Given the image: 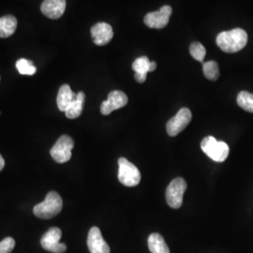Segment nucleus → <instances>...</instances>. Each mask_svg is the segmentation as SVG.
<instances>
[{"label": "nucleus", "instance_id": "nucleus-13", "mask_svg": "<svg viewBox=\"0 0 253 253\" xmlns=\"http://www.w3.org/2000/svg\"><path fill=\"white\" fill-rule=\"evenodd\" d=\"M41 9L48 18H60L66 9V0H44Z\"/></svg>", "mask_w": 253, "mask_h": 253}, {"label": "nucleus", "instance_id": "nucleus-6", "mask_svg": "<svg viewBox=\"0 0 253 253\" xmlns=\"http://www.w3.org/2000/svg\"><path fill=\"white\" fill-rule=\"evenodd\" d=\"M187 190V182L185 179L178 177L169 184L166 190L167 204L174 209L180 208L183 203V195Z\"/></svg>", "mask_w": 253, "mask_h": 253}, {"label": "nucleus", "instance_id": "nucleus-5", "mask_svg": "<svg viewBox=\"0 0 253 253\" xmlns=\"http://www.w3.org/2000/svg\"><path fill=\"white\" fill-rule=\"evenodd\" d=\"M74 147V141L69 135H62L56 141L50 154L54 162L58 163H65L69 162L72 158V150Z\"/></svg>", "mask_w": 253, "mask_h": 253}, {"label": "nucleus", "instance_id": "nucleus-8", "mask_svg": "<svg viewBox=\"0 0 253 253\" xmlns=\"http://www.w3.org/2000/svg\"><path fill=\"white\" fill-rule=\"evenodd\" d=\"M191 112L190 109L182 108L178 111L175 117L171 118L166 125L167 132L170 136H176L183 131L191 121Z\"/></svg>", "mask_w": 253, "mask_h": 253}, {"label": "nucleus", "instance_id": "nucleus-21", "mask_svg": "<svg viewBox=\"0 0 253 253\" xmlns=\"http://www.w3.org/2000/svg\"><path fill=\"white\" fill-rule=\"evenodd\" d=\"M16 69L22 75H33L37 72L36 67L33 62L25 58H21L16 62Z\"/></svg>", "mask_w": 253, "mask_h": 253}, {"label": "nucleus", "instance_id": "nucleus-14", "mask_svg": "<svg viewBox=\"0 0 253 253\" xmlns=\"http://www.w3.org/2000/svg\"><path fill=\"white\" fill-rule=\"evenodd\" d=\"M151 61L146 56L138 57L132 64V70L135 72L134 78L140 84L145 83L147 73H150Z\"/></svg>", "mask_w": 253, "mask_h": 253}, {"label": "nucleus", "instance_id": "nucleus-17", "mask_svg": "<svg viewBox=\"0 0 253 253\" xmlns=\"http://www.w3.org/2000/svg\"><path fill=\"white\" fill-rule=\"evenodd\" d=\"M84 99H85L84 93L82 92V91L78 92L75 100H73L72 104L66 110V112H65L66 117L70 118V119L79 118L81 116L82 112H83Z\"/></svg>", "mask_w": 253, "mask_h": 253}, {"label": "nucleus", "instance_id": "nucleus-24", "mask_svg": "<svg viewBox=\"0 0 253 253\" xmlns=\"http://www.w3.org/2000/svg\"><path fill=\"white\" fill-rule=\"evenodd\" d=\"M4 166H5V161H4L3 157L0 155V171H2V170H3Z\"/></svg>", "mask_w": 253, "mask_h": 253}, {"label": "nucleus", "instance_id": "nucleus-19", "mask_svg": "<svg viewBox=\"0 0 253 253\" xmlns=\"http://www.w3.org/2000/svg\"><path fill=\"white\" fill-rule=\"evenodd\" d=\"M237 104L245 111L253 113V94L241 91L237 96Z\"/></svg>", "mask_w": 253, "mask_h": 253}, {"label": "nucleus", "instance_id": "nucleus-16", "mask_svg": "<svg viewBox=\"0 0 253 253\" xmlns=\"http://www.w3.org/2000/svg\"><path fill=\"white\" fill-rule=\"evenodd\" d=\"M17 28V19L13 15H5L0 18V38H9Z\"/></svg>", "mask_w": 253, "mask_h": 253}, {"label": "nucleus", "instance_id": "nucleus-20", "mask_svg": "<svg viewBox=\"0 0 253 253\" xmlns=\"http://www.w3.org/2000/svg\"><path fill=\"white\" fill-rule=\"evenodd\" d=\"M203 71H204L205 76L208 78V80H211V81H216L219 76L218 64L213 60L205 62L203 65Z\"/></svg>", "mask_w": 253, "mask_h": 253}, {"label": "nucleus", "instance_id": "nucleus-1", "mask_svg": "<svg viewBox=\"0 0 253 253\" xmlns=\"http://www.w3.org/2000/svg\"><path fill=\"white\" fill-rule=\"evenodd\" d=\"M217 45L225 53H237L242 50L248 42V34L244 29L235 28L223 31L217 37Z\"/></svg>", "mask_w": 253, "mask_h": 253}, {"label": "nucleus", "instance_id": "nucleus-23", "mask_svg": "<svg viewBox=\"0 0 253 253\" xmlns=\"http://www.w3.org/2000/svg\"><path fill=\"white\" fill-rule=\"evenodd\" d=\"M15 247V240L12 237H6L0 241V253H10Z\"/></svg>", "mask_w": 253, "mask_h": 253}, {"label": "nucleus", "instance_id": "nucleus-15", "mask_svg": "<svg viewBox=\"0 0 253 253\" xmlns=\"http://www.w3.org/2000/svg\"><path fill=\"white\" fill-rule=\"evenodd\" d=\"M77 94H75L71 86L69 84H63L57 94V98H56V103H57V107L61 111V112H66V110L68 107L72 104L73 100L76 99Z\"/></svg>", "mask_w": 253, "mask_h": 253}, {"label": "nucleus", "instance_id": "nucleus-2", "mask_svg": "<svg viewBox=\"0 0 253 253\" xmlns=\"http://www.w3.org/2000/svg\"><path fill=\"white\" fill-rule=\"evenodd\" d=\"M63 207V202L60 195L55 191L47 193L43 202L36 205L33 208V213L36 217L42 219H49L57 216Z\"/></svg>", "mask_w": 253, "mask_h": 253}, {"label": "nucleus", "instance_id": "nucleus-22", "mask_svg": "<svg viewBox=\"0 0 253 253\" xmlns=\"http://www.w3.org/2000/svg\"><path fill=\"white\" fill-rule=\"evenodd\" d=\"M190 53L194 59L204 63L207 51L203 44H201L200 42H192L190 46Z\"/></svg>", "mask_w": 253, "mask_h": 253}, {"label": "nucleus", "instance_id": "nucleus-11", "mask_svg": "<svg viewBox=\"0 0 253 253\" xmlns=\"http://www.w3.org/2000/svg\"><path fill=\"white\" fill-rule=\"evenodd\" d=\"M91 36L95 44L103 46L108 44L114 37L112 27L107 23H98L91 27Z\"/></svg>", "mask_w": 253, "mask_h": 253}, {"label": "nucleus", "instance_id": "nucleus-4", "mask_svg": "<svg viewBox=\"0 0 253 253\" xmlns=\"http://www.w3.org/2000/svg\"><path fill=\"white\" fill-rule=\"evenodd\" d=\"M118 180L126 187H135L141 181V172L133 163L125 158L118 160Z\"/></svg>", "mask_w": 253, "mask_h": 253}, {"label": "nucleus", "instance_id": "nucleus-12", "mask_svg": "<svg viewBox=\"0 0 253 253\" xmlns=\"http://www.w3.org/2000/svg\"><path fill=\"white\" fill-rule=\"evenodd\" d=\"M87 247L90 253H110V247L98 227L91 228L87 236Z\"/></svg>", "mask_w": 253, "mask_h": 253}, {"label": "nucleus", "instance_id": "nucleus-18", "mask_svg": "<svg viewBox=\"0 0 253 253\" xmlns=\"http://www.w3.org/2000/svg\"><path fill=\"white\" fill-rule=\"evenodd\" d=\"M148 249L151 253H170L164 238L160 234H151L148 237Z\"/></svg>", "mask_w": 253, "mask_h": 253}, {"label": "nucleus", "instance_id": "nucleus-7", "mask_svg": "<svg viewBox=\"0 0 253 253\" xmlns=\"http://www.w3.org/2000/svg\"><path fill=\"white\" fill-rule=\"evenodd\" d=\"M62 235V232L57 227L50 228L44 235H42L41 239L42 247L53 253H63L67 251V246L60 243V238Z\"/></svg>", "mask_w": 253, "mask_h": 253}, {"label": "nucleus", "instance_id": "nucleus-9", "mask_svg": "<svg viewBox=\"0 0 253 253\" xmlns=\"http://www.w3.org/2000/svg\"><path fill=\"white\" fill-rule=\"evenodd\" d=\"M172 12V8L166 5L162 7V9L158 11L147 13L145 16L144 22L145 25L150 28L162 29L168 25Z\"/></svg>", "mask_w": 253, "mask_h": 253}, {"label": "nucleus", "instance_id": "nucleus-3", "mask_svg": "<svg viewBox=\"0 0 253 253\" xmlns=\"http://www.w3.org/2000/svg\"><path fill=\"white\" fill-rule=\"evenodd\" d=\"M201 148L208 157L217 162L222 163L226 160L229 155V146L222 141H217L213 136H208L204 138L201 143Z\"/></svg>", "mask_w": 253, "mask_h": 253}, {"label": "nucleus", "instance_id": "nucleus-10", "mask_svg": "<svg viewBox=\"0 0 253 253\" xmlns=\"http://www.w3.org/2000/svg\"><path fill=\"white\" fill-rule=\"evenodd\" d=\"M127 100V97L124 92L112 91L109 93L108 99L101 103L100 112L103 116H108L112 112L126 106Z\"/></svg>", "mask_w": 253, "mask_h": 253}, {"label": "nucleus", "instance_id": "nucleus-25", "mask_svg": "<svg viewBox=\"0 0 253 253\" xmlns=\"http://www.w3.org/2000/svg\"><path fill=\"white\" fill-rule=\"evenodd\" d=\"M157 68V63L155 61H151V65H150V72H154Z\"/></svg>", "mask_w": 253, "mask_h": 253}]
</instances>
